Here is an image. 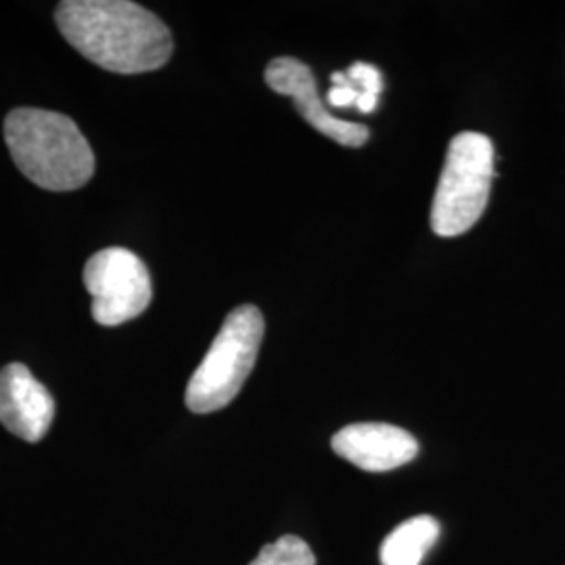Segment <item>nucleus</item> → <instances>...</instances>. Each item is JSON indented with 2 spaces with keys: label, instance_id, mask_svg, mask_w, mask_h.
Instances as JSON below:
<instances>
[{
  "label": "nucleus",
  "instance_id": "423d86ee",
  "mask_svg": "<svg viewBox=\"0 0 565 565\" xmlns=\"http://www.w3.org/2000/svg\"><path fill=\"white\" fill-rule=\"evenodd\" d=\"M264 81L277 95L291 97L303 120L331 141L354 149L363 147L364 142L369 141L371 132L364 124L340 120L324 107V103L319 99L312 70L302 61L294 57H277L270 61L264 72Z\"/></svg>",
  "mask_w": 565,
  "mask_h": 565
},
{
  "label": "nucleus",
  "instance_id": "f257e3e1",
  "mask_svg": "<svg viewBox=\"0 0 565 565\" xmlns=\"http://www.w3.org/2000/svg\"><path fill=\"white\" fill-rule=\"evenodd\" d=\"M55 21L81 55L116 74L160 70L174 49L168 25L128 0H65Z\"/></svg>",
  "mask_w": 565,
  "mask_h": 565
},
{
  "label": "nucleus",
  "instance_id": "f8f14e48",
  "mask_svg": "<svg viewBox=\"0 0 565 565\" xmlns=\"http://www.w3.org/2000/svg\"><path fill=\"white\" fill-rule=\"evenodd\" d=\"M331 82H333V88L329 90V95H327V103L331 105V107H356V103H359V90L354 88V84L350 82L348 78V74H342V72H335L333 76H331Z\"/></svg>",
  "mask_w": 565,
  "mask_h": 565
},
{
  "label": "nucleus",
  "instance_id": "1a4fd4ad",
  "mask_svg": "<svg viewBox=\"0 0 565 565\" xmlns=\"http://www.w3.org/2000/svg\"><path fill=\"white\" fill-rule=\"evenodd\" d=\"M440 539V524L431 515H417L398 525L382 545L384 565H422L427 551Z\"/></svg>",
  "mask_w": 565,
  "mask_h": 565
},
{
  "label": "nucleus",
  "instance_id": "9b49d317",
  "mask_svg": "<svg viewBox=\"0 0 565 565\" xmlns=\"http://www.w3.org/2000/svg\"><path fill=\"white\" fill-rule=\"evenodd\" d=\"M348 78L354 84V88L359 90V103H356V109L361 114H373L377 102H380V95H382V88H384V82H382V74L375 65L371 63H363V61H356L348 67Z\"/></svg>",
  "mask_w": 565,
  "mask_h": 565
},
{
  "label": "nucleus",
  "instance_id": "7ed1b4c3",
  "mask_svg": "<svg viewBox=\"0 0 565 565\" xmlns=\"http://www.w3.org/2000/svg\"><path fill=\"white\" fill-rule=\"evenodd\" d=\"M263 338L264 317L256 306L245 303L228 312L186 385L184 403L191 413H216L237 398L256 366Z\"/></svg>",
  "mask_w": 565,
  "mask_h": 565
},
{
  "label": "nucleus",
  "instance_id": "0eeeda50",
  "mask_svg": "<svg viewBox=\"0 0 565 565\" xmlns=\"http://www.w3.org/2000/svg\"><path fill=\"white\" fill-rule=\"evenodd\" d=\"M55 417L51 392L25 364H7L0 371V424L25 443H41Z\"/></svg>",
  "mask_w": 565,
  "mask_h": 565
},
{
  "label": "nucleus",
  "instance_id": "6e6552de",
  "mask_svg": "<svg viewBox=\"0 0 565 565\" xmlns=\"http://www.w3.org/2000/svg\"><path fill=\"white\" fill-rule=\"evenodd\" d=\"M331 446L348 463L373 473L398 469L419 455L417 438L390 424L345 425L333 436Z\"/></svg>",
  "mask_w": 565,
  "mask_h": 565
},
{
  "label": "nucleus",
  "instance_id": "9d476101",
  "mask_svg": "<svg viewBox=\"0 0 565 565\" xmlns=\"http://www.w3.org/2000/svg\"><path fill=\"white\" fill-rule=\"evenodd\" d=\"M249 565H317V557L300 536L287 534L277 543L263 546L258 557Z\"/></svg>",
  "mask_w": 565,
  "mask_h": 565
},
{
  "label": "nucleus",
  "instance_id": "39448f33",
  "mask_svg": "<svg viewBox=\"0 0 565 565\" xmlns=\"http://www.w3.org/2000/svg\"><path fill=\"white\" fill-rule=\"evenodd\" d=\"M82 277L93 298V319L103 327L141 317L153 298L147 266L126 247H107L90 256Z\"/></svg>",
  "mask_w": 565,
  "mask_h": 565
},
{
  "label": "nucleus",
  "instance_id": "f03ea898",
  "mask_svg": "<svg viewBox=\"0 0 565 565\" xmlns=\"http://www.w3.org/2000/svg\"><path fill=\"white\" fill-rule=\"evenodd\" d=\"M4 141L21 174L46 191H76L95 174V153L76 121L20 107L4 118Z\"/></svg>",
  "mask_w": 565,
  "mask_h": 565
},
{
  "label": "nucleus",
  "instance_id": "20e7f679",
  "mask_svg": "<svg viewBox=\"0 0 565 565\" xmlns=\"http://www.w3.org/2000/svg\"><path fill=\"white\" fill-rule=\"evenodd\" d=\"M494 147L480 132L457 135L446 151L431 203V228L440 237L463 235L482 218L494 179Z\"/></svg>",
  "mask_w": 565,
  "mask_h": 565
}]
</instances>
